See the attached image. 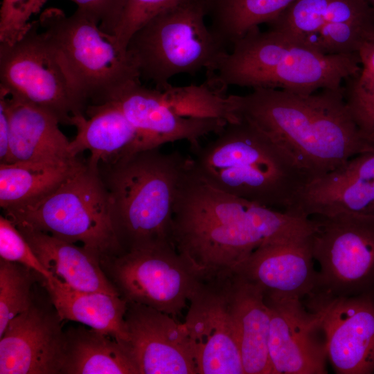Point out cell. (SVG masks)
<instances>
[{
    "instance_id": "cell-22",
    "label": "cell",
    "mask_w": 374,
    "mask_h": 374,
    "mask_svg": "<svg viewBox=\"0 0 374 374\" xmlns=\"http://www.w3.org/2000/svg\"><path fill=\"white\" fill-rule=\"evenodd\" d=\"M55 278L79 291L121 294L103 270L100 258L82 245L28 227L16 226Z\"/></svg>"
},
{
    "instance_id": "cell-33",
    "label": "cell",
    "mask_w": 374,
    "mask_h": 374,
    "mask_svg": "<svg viewBox=\"0 0 374 374\" xmlns=\"http://www.w3.org/2000/svg\"><path fill=\"white\" fill-rule=\"evenodd\" d=\"M98 18L101 29L113 35L127 0H70Z\"/></svg>"
},
{
    "instance_id": "cell-6",
    "label": "cell",
    "mask_w": 374,
    "mask_h": 374,
    "mask_svg": "<svg viewBox=\"0 0 374 374\" xmlns=\"http://www.w3.org/2000/svg\"><path fill=\"white\" fill-rule=\"evenodd\" d=\"M39 28L75 89L87 105L107 103L130 83L141 81L127 51L104 32L92 14L77 8L70 15L44 10Z\"/></svg>"
},
{
    "instance_id": "cell-12",
    "label": "cell",
    "mask_w": 374,
    "mask_h": 374,
    "mask_svg": "<svg viewBox=\"0 0 374 374\" xmlns=\"http://www.w3.org/2000/svg\"><path fill=\"white\" fill-rule=\"evenodd\" d=\"M232 283V271L198 275L183 322L197 374H244Z\"/></svg>"
},
{
    "instance_id": "cell-8",
    "label": "cell",
    "mask_w": 374,
    "mask_h": 374,
    "mask_svg": "<svg viewBox=\"0 0 374 374\" xmlns=\"http://www.w3.org/2000/svg\"><path fill=\"white\" fill-rule=\"evenodd\" d=\"M4 213L16 226L80 242L100 260L123 253L113 224L109 193L98 167L87 161L44 198Z\"/></svg>"
},
{
    "instance_id": "cell-3",
    "label": "cell",
    "mask_w": 374,
    "mask_h": 374,
    "mask_svg": "<svg viewBox=\"0 0 374 374\" xmlns=\"http://www.w3.org/2000/svg\"><path fill=\"white\" fill-rule=\"evenodd\" d=\"M195 173L212 187L284 211L308 179L293 159L249 121H228L216 137L191 148Z\"/></svg>"
},
{
    "instance_id": "cell-37",
    "label": "cell",
    "mask_w": 374,
    "mask_h": 374,
    "mask_svg": "<svg viewBox=\"0 0 374 374\" xmlns=\"http://www.w3.org/2000/svg\"><path fill=\"white\" fill-rule=\"evenodd\" d=\"M374 17V0H363Z\"/></svg>"
},
{
    "instance_id": "cell-5",
    "label": "cell",
    "mask_w": 374,
    "mask_h": 374,
    "mask_svg": "<svg viewBox=\"0 0 374 374\" xmlns=\"http://www.w3.org/2000/svg\"><path fill=\"white\" fill-rule=\"evenodd\" d=\"M360 70L358 53L321 54L274 30L261 31L257 27L236 41L206 72V81L222 91L238 86L310 94L340 88Z\"/></svg>"
},
{
    "instance_id": "cell-21",
    "label": "cell",
    "mask_w": 374,
    "mask_h": 374,
    "mask_svg": "<svg viewBox=\"0 0 374 374\" xmlns=\"http://www.w3.org/2000/svg\"><path fill=\"white\" fill-rule=\"evenodd\" d=\"M7 106L9 163L59 162L74 158L69 151L70 141L60 130V121L55 115L9 94Z\"/></svg>"
},
{
    "instance_id": "cell-20",
    "label": "cell",
    "mask_w": 374,
    "mask_h": 374,
    "mask_svg": "<svg viewBox=\"0 0 374 374\" xmlns=\"http://www.w3.org/2000/svg\"><path fill=\"white\" fill-rule=\"evenodd\" d=\"M85 114L74 116L71 120V125L77 129L76 136L69 143L71 157L87 150L90 153L88 164L96 168L100 163H113L147 150L139 131L112 103L89 105Z\"/></svg>"
},
{
    "instance_id": "cell-30",
    "label": "cell",
    "mask_w": 374,
    "mask_h": 374,
    "mask_svg": "<svg viewBox=\"0 0 374 374\" xmlns=\"http://www.w3.org/2000/svg\"><path fill=\"white\" fill-rule=\"evenodd\" d=\"M0 257L24 265L46 280L55 278L39 260L16 225L2 215L0 216Z\"/></svg>"
},
{
    "instance_id": "cell-31",
    "label": "cell",
    "mask_w": 374,
    "mask_h": 374,
    "mask_svg": "<svg viewBox=\"0 0 374 374\" xmlns=\"http://www.w3.org/2000/svg\"><path fill=\"white\" fill-rule=\"evenodd\" d=\"M180 0H127L119 22L114 32L118 46L127 51L132 35L153 17Z\"/></svg>"
},
{
    "instance_id": "cell-14",
    "label": "cell",
    "mask_w": 374,
    "mask_h": 374,
    "mask_svg": "<svg viewBox=\"0 0 374 374\" xmlns=\"http://www.w3.org/2000/svg\"><path fill=\"white\" fill-rule=\"evenodd\" d=\"M305 306L319 317L328 359L338 374L374 373V293L339 296L314 290Z\"/></svg>"
},
{
    "instance_id": "cell-28",
    "label": "cell",
    "mask_w": 374,
    "mask_h": 374,
    "mask_svg": "<svg viewBox=\"0 0 374 374\" xmlns=\"http://www.w3.org/2000/svg\"><path fill=\"white\" fill-rule=\"evenodd\" d=\"M295 0H206L210 28L227 48L278 17Z\"/></svg>"
},
{
    "instance_id": "cell-35",
    "label": "cell",
    "mask_w": 374,
    "mask_h": 374,
    "mask_svg": "<svg viewBox=\"0 0 374 374\" xmlns=\"http://www.w3.org/2000/svg\"><path fill=\"white\" fill-rule=\"evenodd\" d=\"M358 54L360 72L347 80L346 85L359 94L374 98V35L362 44Z\"/></svg>"
},
{
    "instance_id": "cell-11",
    "label": "cell",
    "mask_w": 374,
    "mask_h": 374,
    "mask_svg": "<svg viewBox=\"0 0 374 374\" xmlns=\"http://www.w3.org/2000/svg\"><path fill=\"white\" fill-rule=\"evenodd\" d=\"M129 302L177 319L189 303L198 274L173 244L135 249L100 261Z\"/></svg>"
},
{
    "instance_id": "cell-17",
    "label": "cell",
    "mask_w": 374,
    "mask_h": 374,
    "mask_svg": "<svg viewBox=\"0 0 374 374\" xmlns=\"http://www.w3.org/2000/svg\"><path fill=\"white\" fill-rule=\"evenodd\" d=\"M125 319L128 339L123 348L139 374H197L183 323L166 313L129 301Z\"/></svg>"
},
{
    "instance_id": "cell-29",
    "label": "cell",
    "mask_w": 374,
    "mask_h": 374,
    "mask_svg": "<svg viewBox=\"0 0 374 374\" xmlns=\"http://www.w3.org/2000/svg\"><path fill=\"white\" fill-rule=\"evenodd\" d=\"M32 271L21 264L0 260V337L10 321L33 304Z\"/></svg>"
},
{
    "instance_id": "cell-16",
    "label": "cell",
    "mask_w": 374,
    "mask_h": 374,
    "mask_svg": "<svg viewBox=\"0 0 374 374\" xmlns=\"http://www.w3.org/2000/svg\"><path fill=\"white\" fill-rule=\"evenodd\" d=\"M264 297L270 314L271 374L327 373L326 340L318 316L302 300Z\"/></svg>"
},
{
    "instance_id": "cell-34",
    "label": "cell",
    "mask_w": 374,
    "mask_h": 374,
    "mask_svg": "<svg viewBox=\"0 0 374 374\" xmlns=\"http://www.w3.org/2000/svg\"><path fill=\"white\" fill-rule=\"evenodd\" d=\"M345 97L351 114L364 138L374 145V98L359 94L346 85Z\"/></svg>"
},
{
    "instance_id": "cell-1",
    "label": "cell",
    "mask_w": 374,
    "mask_h": 374,
    "mask_svg": "<svg viewBox=\"0 0 374 374\" xmlns=\"http://www.w3.org/2000/svg\"><path fill=\"white\" fill-rule=\"evenodd\" d=\"M315 227L312 217L212 187L195 173L190 162L176 195L172 241L196 273L207 276L233 271L260 246L310 235Z\"/></svg>"
},
{
    "instance_id": "cell-7",
    "label": "cell",
    "mask_w": 374,
    "mask_h": 374,
    "mask_svg": "<svg viewBox=\"0 0 374 374\" xmlns=\"http://www.w3.org/2000/svg\"><path fill=\"white\" fill-rule=\"evenodd\" d=\"M206 19V0H180L136 31L127 51L141 80L163 90L175 75L212 70L229 51Z\"/></svg>"
},
{
    "instance_id": "cell-25",
    "label": "cell",
    "mask_w": 374,
    "mask_h": 374,
    "mask_svg": "<svg viewBox=\"0 0 374 374\" xmlns=\"http://www.w3.org/2000/svg\"><path fill=\"white\" fill-rule=\"evenodd\" d=\"M79 156L59 162L0 163V206L4 211L35 203L86 163Z\"/></svg>"
},
{
    "instance_id": "cell-26",
    "label": "cell",
    "mask_w": 374,
    "mask_h": 374,
    "mask_svg": "<svg viewBox=\"0 0 374 374\" xmlns=\"http://www.w3.org/2000/svg\"><path fill=\"white\" fill-rule=\"evenodd\" d=\"M284 211L305 217L341 213L374 217V178L338 182L312 179Z\"/></svg>"
},
{
    "instance_id": "cell-19",
    "label": "cell",
    "mask_w": 374,
    "mask_h": 374,
    "mask_svg": "<svg viewBox=\"0 0 374 374\" xmlns=\"http://www.w3.org/2000/svg\"><path fill=\"white\" fill-rule=\"evenodd\" d=\"M311 235L263 244L233 272L265 296L303 300L317 288Z\"/></svg>"
},
{
    "instance_id": "cell-32",
    "label": "cell",
    "mask_w": 374,
    "mask_h": 374,
    "mask_svg": "<svg viewBox=\"0 0 374 374\" xmlns=\"http://www.w3.org/2000/svg\"><path fill=\"white\" fill-rule=\"evenodd\" d=\"M48 0H2L0 9V44L10 45L31 26L30 18Z\"/></svg>"
},
{
    "instance_id": "cell-9",
    "label": "cell",
    "mask_w": 374,
    "mask_h": 374,
    "mask_svg": "<svg viewBox=\"0 0 374 374\" xmlns=\"http://www.w3.org/2000/svg\"><path fill=\"white\" fill-rule=\"evenodd\" d=\"M0 87L13 97L48 111L60 123L88 107L42 33L38 20L10 45L0 44Z\"/></svg>"
},
{
    "instance_id": "cell-27",
    "label": "cell",
    "mask_w": 374,
    "mask_h": 374,
    "mask_svg": "<svg viewBox=\"0 0 374 374\" xmlns=\"http://www.w3.org/2000/svg\"><path fill=\"white\" fill-rule=\"evenodd\" d=\"M65 332L62 374H139L127 352L111 336L82 326Z\"/></svg>"
},
{
    "instance_id": "cell-4",
    "label": "cell",
    "mask_w": 374,
    "mask_h": 374,
    "mask_svg": "<svg viewBox=\"0 0 374 374\" xmlns=\"http://www.w3.org/2000/svg\"><path fill=\"white\" fill-rule=\"evenodd\" d=\"M190 157L143 150L118 161L100 163V177L109 193L114 227L123 252L173 244L172 216L181 181Z\"/></svg>"
},
{
    "instance_id": "cell-36",
    "label": "cell",
    "mask_w": 374,
    "mask_h": 374,
    "mask_svg": "<svg viewBox=\"0 0 374 374\" xmlns=\"http://www.w3.org/2000/svg\"><path fill=\"white\" fill-rule=\"evenodd\" d=\"M8 93L0 87V163H10V121L7 106Z\"/></svg>"
},
{
    "instance_id": "cell-2",
    "label": "cell",
    "mask_w": 374,
    "mask_h": 374,
    "mask_svg": "<svg viewBox=\"0 0 374 374\" xmlns=\"http://www.w3.org/2000/svg\"><path fill=\"white\" fill-rule=\"evenodd\" d=\"M233 118L254 125L285 150L308 181L374 150L346 100L344 86L310 94L258 88L227 96Z\"/></svg>"
},
{
    "instance_id": "cell-24",
    "label": "cell",
    "mask_w": 374,
    "mask_h": 374,
    "mask_svg": "<svg viewBox=\"0 0 374 374\" xmlns=\"http://www.w3.org/2000/svg\"><path fill=\"white\" fill-rule=\"evenodd\" d=\"M233 304L244 374H271L270 314L262 291L233 272Z\"/></svg>"
},
{
    "instance_id": "cell-15",
    "label": "cell",
    "mask_w": 374,
    "mask_h": 374,
    "mask_svg": "<svg viewBox=\"0 0 374 374\" xmlns=\"http://www.w3.org/2000/svg\"><path fill=\"white\" fill-rule=\"evenodd\" d=\"M116 105L141 135L147 149L186 141L190 148L210 134H217L227 121L188 114L168 89L148 88L141 81L130 83L109 101Z\"/></svg>"
},
{
    "instance_id": "cell-10",
    "label": "cell",
    "mask_w": 374,
    "mask_h": 374,
    "mask_svg": "<svg viewBox=\"0 0 374 374\" xmlns=\"http://www.w3.org/2000/svg\"><path fill=\"white\" fill-rule=\"evenodd\" d=\"M311 217L312 255L319 265L316 290L339 296L374 293V217Z\"/></svg>"
},
{
    "instance_id": "cell-18",
    "label": "cell",
    "mask_w": 374,
    "mask_h": 374,
    "mask_svg": "<svg viewBox=\"0 0 374 374\" xmlns=\"http://www.w3.org/2000/svg\"><path fill=\"white\" fill-rule=\"evenodd\" d=\"M56 310L33 304L8 323L0 337L1 374H60L66 332Z\"/></svg>"
},
{
    "instance_id": "cell-23",
    "label": "cell",
    "mask_w": 374,
    "mask_h": 374,
    "mask_svg": "<svg viewBox=\"0 0 374 374\" xmlns=\"http://www.w3.org/2000/svg\"><path fill=\"white\" fill-rule=\"evenodd\" d=\"M42 280L62 321L82 323L111 336L124 346L128 339L125 319L127 301L121 294L76 290L56 278Z\"/></svg>"
},
{
    "instance_id": "cell-13",
    "label": "cell",
    "mask_w": 374,
    "mask_h": 374,
    "mask_svg": "<svg viewBox=\"0 0 374 374\" xmlns=\"http://www.w3.org/2000/svg\"><path fill=\"white\" fill-rule=\"evenodd\" d=\"M267 24L324 55L357 53L374 35V17L363 0H295Z\"/></svg>"
}]
</instances>
